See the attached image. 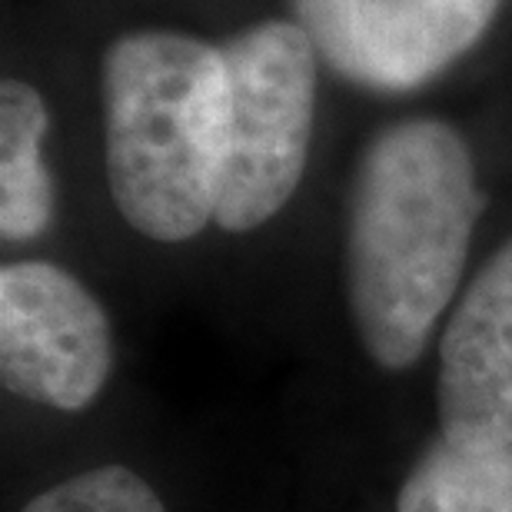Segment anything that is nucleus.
I'll return each instance as SVG.
<instances>
[{
    "mask_svg": "<svg viewBox=\"0 0 512 512\" xmlns=\"http://www.w3.org/2000/svg\"><path fill=\"white\" fill-rule=\"evenodd\" d=\"M24 512H167L160 496L127 466H97L34 496Z\"/></svg>",
    "mask_w": 512,
    "mask_h": 512,
    "instance_id": "nucleus-9",
    "label": "nucleus"
},
{
    "mask_svg": "<svg viewBox=\"0 0 512 512\" xmlns=\"http://www.w3.org/2000/svg\"><path fill=\"white\" fill-rule=\"evenodd\" d=\"M503 0H290L293 20L346 84L409 94L489 34Z\"/></svg>",
    "mask_w": 512,
    "mask_h": 512,
    "instance_id": "nucleus-4",
    "label": "nucleus"
},
{
    "mask_svg": "<svg viewBox=\"0 0 512 512\" xmlns=\"http://www.w3.org/2000/svg\"><path fill=\"white\" fill-rule=\"evenodd\" d=\"M439 436L466 449L512 446V240L466 286L439 343Z\"/></svg>",
    "mask_w": 512,
    "mask_h": 512,
    "instance_id": "nucleus-6",
    "label": "nucleus"
},
{
    "mask_svg": "<svg viewBox=\"0 0 512 512\" xmlns=\"http://www.w3.org/2000/svg\"><path fill=\"white\" fill-rule=\"evenodd\" d=\"M479 213L473 150L446 120H396L363 150L350 197L346 286L356 333L383 370H406L423 356L463 280Z\"/></svg>",
    "mask_w": 512,
    "mask_h": 512,
    "instance_id": "nucleus-1",
    "label": "nucleus"
},
{
    "mask_svg": "<svg viewBox=\"0 0 512 512\" xmlns=\"http://www.w3.org/2000/svg\"><path fill=\"white\" fill-rule=\"evenodd\" d=\"M50 114L27 80L0 84V237L27 243L54 220V180L44 163Z\"/></svg>",
    "mask_w": 512,
    "mask_h": 512,
    "instance_id": "nucleus-7",
    "label": "nucleus"
},
{
    "mask_svg": "<svg viewBox=\"0 0 512 512\" xmlns=\"http://www.w3.org/2000/svg\"><path fill=\"white\" fill-rule=\"evenodd\" d=\"M396 512H512V446L466 449L439 436L406 476Z\"/></svg>",
    "mask_w": 512,
    "mask_h": 512,
    "instance_id": "nucleus-8",
    "label": "nucleus"
},
{
    "mask_svg": "<svg viewBox=\"0 0 512 512\" xmlns=\"http://www.w3.org/2000/svg\"><path fill=\"white\" fill-rule=\"evenodd\" d=\"M114 366V336L97 296L47 260L0 270V380L40 406L87 409Z\"/></svg>",
    "mask_w": 512,
    "mask_h": 512,
    "instance_id": "nucleus-5",
    "label": "nucleus"
},
{
    "mask_svg": "<svg viewBox=\"0 0 512 512\" xmlns=\"http://www.w3.org/2000/svg\"><path fill=\"white\" fill-rule=\"evenodd\" d=\"M110 197L133 230L183 243L217 217L227 127L220 44L147 27L107 47L100 64Z\"/></svg>",
    "mask_w": 512,
    "mask_h": 512,
    "instance_id": "nucleus-2",
    "label": "nucleus"
},
{
    "mask_svg": "<svg viewBox=\"0 0 512 512\" xmlns=\"http://www.w3.org/2000/svg\"><path fill=\"white\" fill-rule=\"evenodd\" d=\"M227 127L213 223L250 233L296 193L313 137L320 54L296 20H256L220 44Z\"/></svg>",
    "mask_w": 512,
    "mask_h": 512,
    "instance_id": "nucleus-3",
    "label": "nucleus"
}]
</instances>
